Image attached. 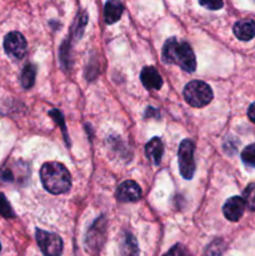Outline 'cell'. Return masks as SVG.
<instances>
[{
  "label": "cell",
  "instance_id": "1",
  "mask_svg": "<svg viewBox=\"0 0 255 256\" xmlns=\"http://www.w3.org/2000/svg\"><path fill=\"white\" fill-rule=\"evenodd\" d=\"M162 59L165 64L179 65L184 72H194L196 69V58L188 42L170 38L165 42L162 52Z\"/></svg>",
  "mask_w": 255,
  "mask_h": 256
},
{
  "label": "cell",
  "instance_id": "2",
  "mask_svg": "<svg viewBox=\"0 0 255 256\" xmlns=\"http://www.w3.org/2000/svg\"><path fill=\"white\" fill-rule=\"evenodd\" d=\"M40 179L44 189L50 194H64L72 188V175L62 162H45L40 169Z\"/></svg>",
  "mask_w": 255,
  "mask_h": 256
},
{
  "label": "cell",
  "instance_id": "3",
  "mask_svg": "<svg viewBox=\"0 0 255 256\" xmlns=\"http://www.w3.org/2000/svg\"><path fill=\"white\" fill-rule=\"evenodd\" d=\"M182 95H184L185 102L192 108L206 106L214 98L212 88L202 80H192L188 82L185 85Z\"/></svg>",
  "mask_w": 255,
  "mask_h": 256
},
{
  "label": "cell",
  "instance_id": "4",
  "mask_svg": "<svg viewBox=\"0 0 255 256\" xmlns=\"http://www.w3.org/2000/svg\"><path fill=\"white\" fill-rule=\"evenodd\" d=\"M195 144L189 139H184L179 145L178 150V162H179L180 174L184 179L192 180L195 174V160H194Z\"/></svg>",
  "mask_w": 255,
  "mask_h": 256
},
{
  "label": "cell",
  "instance_id": "5",
  "mask_svg": "<svg viewBox=\"0 0 255 256\" xmlns=\"http://www.w3.org/2000/svg\"><path fill=\"white\" fill-rule=\"evenodd\" d=\"M35 238L40 250L45 256H60L62 254V240L59 235L38 229Z\"/></svg>",
  "mask_w": 255,
  "mask_h": 256
},
{
  "label": "cell",
  "instance_id": "6",
  "mask_svg": "<svg viewBox=\"0 0 255 256\" xmlns=\"http://www.w3.org/2000/svg\"><path fill=\"white\" fill-rule=\"evenodd\" d=\"M4 49L12 59L20 60L26 55V40L19 32H12L5 36Z\"/></svg>",
  "mask_w": 255,
  "mask_h": 256
},
{
  "label": "cell",
  "instance_id": "7",
  "mask_svg": "<svg viewBox=\"0 0 255 256\" xmlns=\"http://www.w3.org/2000/svg\"><path fill=\"white\" fill-rule=\"evenodd\" d=\"M142 198V189L132 180L122 182L116 189V199L122 202H138Z\"/></svg>",
  "mask_w": 255,
  "mask_h": 256
},
{
  "label": "cell",
  "instance_id": "8",
  "mask_svg": "<svg viewBox=\"0 0 255 256\" xmlns=\"http://www.w3.org/2000/svg\"><path fill=\"white\" fill-rule=\"evenodd\" d=\"M245 206L246 205H245L242 198L232 196L226 200V202L222 206V212H224V216L229 222H238L242 216V214H244Z\"/></svg>",
  "mask_w": 255,
  "mask_h": 256
},
{
  "label": "cell",
  "instance_id": "9",
  "mask_svg": "<svg viewBox=\"0 0 255 256\" xmlns=\"http://www.w3.org/2000/svg\"><path fill=\"white\" fill-rule=\"evenodd\" d=\"M140 79L149 90H159L162 86V78L154 66H145L140 72Z\"/></svg>",
  "mask_w": 255,
  "mask_h": 256
},
{
  "label": "cell",
  "instance_id": "10",
  "mask_svg": "<svg viewBox=\"0 0 255 256\" xmlns=\"http://www.w3.org/2000/svg\"><path fill=\"white\" fill-rule=\"evenodd\" d=\"M234 35L242 42H249L255 36V22L252 19L239 20L232 28Z\"/></svg>",
  "mask_w": 255,
  "mask_h": 256
},
{
  "label": "cell",
  "instance_id": "11",
  "mask_svg": "<svg viewBox=\"0 0 255 256\" xmlns=\"http://www.w3.org/2000/svg\"><path fill=\"white\" fill-rule=\"evenodd\" d=\"M162 154H164V145H162V140L159 138H152L145 145V155H146V158L152 164H160Z\"/></svg>",
  "mask_w": 255,
  "mask_h": 256
},
{
  "label": "cell",
  "instance_id": "12",
  "mask_svg": "<svg viewBox=\"0 0 255 256\" xmlns=\"http://www.w3.org/2000/svg\"><path fill=\"white\" fill-rule=\"evenodd\" d=\"M120 255L122 256H139V246L134 235L125 232L120 240Z\"/></svg>",
  "mask_w": 255,
  "mask_h": 256
},
{
  "label": "cell",
  "instance_id": "13",
  "mask_svg": "<svg viewBox=\"0 0 255 256\" xmlns=\"http://www.w3.org/2000/svg\"><path fill=\"white\" fill-rule=\"evenodd\" d=\"M105 235V222H104V218H100V219H98L96 222H94V225H92V228H90L89 230V234H88L86 236V244L89 245L90 248H94V249H96L98 246V240L99 239V242H104V238H100L99 235Z\"/></svg>",
  "mask_w": 255,
  "mask_h": 256
},
{
  "label": "cell",
  "instance_id": "14",
  "mask_svg": "<svg viewBox=\"0 0 255 256\" xmlns=\"http://www.w3.org/2000/svg\"><path fill=\"white\" fill-rule=\"evenodd\" d=\"M122 4L120 2H108L104 8V18L106 24H114L122 18Z\"/></svg>",
  "mask_w": 255,
  "mask_h": 256
},
{
  "label": "cell",
  "instance_id": "15",
  "mask_svg": "<svg viewBox=\"0 0 255 256\" xmlns=\"http://www.w3.org/2000/svg\"><path fill=\"white\" fill-rule=\"evenodd\" d=\"M36 76V66L34 64H28L22 72V85L24 89H30L35 82Z\"/></svg>",
  "mask_w": 255,
  "mask_h": 256
},
{
  "label": "cell",
  "instance_id": "16",
  "mask_svg": "<svg viewBox=\"0 0 255 256\" xmlns=\"http://www.w3.org/2000/svg\"><path fill=\"white\" fill-rule=\"evenodd\" d=\"M242 199H244L248 209L252 210V212H255V182H252V184H249L245 188Z\"/></svg>",
  "mask_w": 255,
  "mask_h": 256
},
{
  "label": "cell",
  "instance_id": "17",
  "mask_svg": "<svg viewBox=\"0 0 255 256\" xmlns=\"http://www.w3.org/2000/svg\"><path fill=\"white\" fill-rule=\"evenodd\" d=\"M242 160L246 166L255 168V144L248 145L242 152Z\"/></svg>",
  "mask_w": 255,
  "mask_h": 256
},
{
  "label": "cell",
  "instance_id": "18",
  "mask_svg": "<svg viewBox=\"0 0 255 256\" xmlns=\"http://www.w3.org/2000/svg\"><path fill=\"white\" fill-rule=\"evenodd\" d=\"M0 215L6 218V219L15 216V212H12V205L9 204V202H8L6 198H5V195L2 192H0Z\"/></svg>",
  "mask_w": 255,
  "mask_h": 256
},
{
  "label": "cell",
  "instance_id": "19",
  "mask_svg": "<svg viewBox=\"0 0 255 256\" xmlns=\"http://www.w3.org/2000/svg\"><path fill=\"white\" fill-rule=\"evenodd\" d=\"M86 22H88V15L85 14L84 12H82L79 14V16L76 18V26H75V36L76 38H80L82 36V34L84 32V29L85 26H86Z\"/></svg>",
  "mask_w": 255,
  "mask_h": 256
},
{
  "label": "cell",
  "instance_id": "20",
  "mask_svg": "<svg viewBox=\"0 0 255 256\" xmlns=\"http://www.w3.org/2000/svg\"><path fill=\"white\" fill-rule=\"evenodd\" d=\"M164 256H192V254L189 252V250L182 244H176L169 250Z\"/></svg>",
  "mask_w": 255,
  "mask_h": 256
},
{
  "label": "cell",
  "instance_id": "21",
  "mask_svg": "<svg viewBox=\"0 0 255 256\" xmlns=\"http://www.w3.org/2000/svg\"><path fill=\"white\" fill-rule=\"evenodd\" d=\"M49 115H50V116H52V118H54V119H55V122H56V124L62 125V132H64L65 139H66V142H69V136H68V135H66V128H65V124H64V118H62V112H60L59 110L54 109V110H52V112H49Z\"/></svg>",
  "mask_w": 255,
  "mask_h": 256
},
{
  "label": "cell",
  "instance_id": "22",
  "mask_svg": "<svg viewBox=\"0 0 255 256\" xmlns=\"http://www.w3.org/2000/svg\"><path fill=\"white\" fill-rule=\"evenodd\" d=\"M200 5L202 6L208 8L210 10H218V9H222L224 6V2H200Z\"/></svg>",
  "mask_w": 255,
  "mask_h": 256
},
{
  "label": "cell",
  "instance_id": "23",
  "mask_svg": "<svg viewBox=\"0 0 255 256\" xmlns=\"http://www.w3.org/2000/svg\"><path fill=\"white\" fill-rule=\"evenodd\" d=\"M248 116L255 124V102H252L249 106V110H248Z\"/></svg>",
  "mask_w": 255,
  "mask_h": 256
},
{
  "label": "cell",
  "instance_id": "24",
  "mask_svg": "<svg viewBox=\"0 0 255 256\" xmlns=\"http://www.w3.org/2000/svg\"><path fill=\"white\" fill-rule=\"evenodd\" d=\"M0 250H2V245H0Z\"/></svg>",
  "mask_w": 255,
  "mask_h": 256
}]
</instances>
